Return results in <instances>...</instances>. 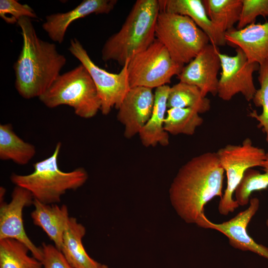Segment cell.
<instances>
[{
    "label": "cell",
    "mask_w": 268,
    "mask_h": 268,
    "mask_svg": "<svg viewBox=\"0 0 268 268\" xmlns=\"http://www.w3.org/2000/svg\"><path fill=\"white\" fill-rule=\"evenodd\" d=\"M202 2L209 18L222 33L234 28L239 22L242 0H203Z\"/></svg>",
    "instance_id": "obj_22"
},
{
    "label": "cell",
    "mask_w": 268,
    "mask_h": 268,
    "mask_svg": "<svg viewBox=\"0 0 268 268\" xmlns=\"http://www.w3.org/2000/svg\"><path fill=\"white\" fill-rule=\"evenodd\" d=\"M98 268H109L106 265L100 264Z\"/></svg>",
    "instance_id": "obj_32"
},
{
    "label": "cell",
    "mask_w": 268,
    "mask_h": 268,
    "mask_svg": "<svg viewBox=\"0 0 268 268\" xmlns=\"http://www.w3.org/2000/svg\"><path fill=\"white\" fill-rule=\"evenodd\" d=\"M160 11L184 16L191 18L208 36L210 43L216 46L227 43L225 34L220 32L209 18L201 0H158Z\"/></svg>",
    "instance_id": "obj_17"
},
{
    "label": "cell",
    "mask_w": 268,
    "mask_h": 268,
    "mask_svg": "<svg viewBox=\"0 0 268 268\" xmlns=\"http://www.w3.org/2000/svg\"><path fill=\"white\" fill-rule=\"evenodd\" d=\"M216 152L227 178L226 187L218 209L221 214L227 215L239 206L233 195L245 172L250 168L261 167L266 152L254 145L250 138H246L240 144H227Z\"/></svg>",
    "instance_id": "obj_8"
},
{
    "label": "cell",
    "mask_w": 268,
    "mask_h": 268,
    "mask_svg": "<svg viewBox=\"0 0 268 268\" xmlns=\"http://www.w3.org/2000/svg\"><path fill=\"white\" fill-rule=\"evenodd\" d=\"M203 123V119L194 109L172 108L167 109L164 129L172 135H193Z\"/></svg>",
    "instance_id": "obj_25"
},
{
    "label": "cell",
    "mask_w": 268,
    "mask_h": 268,
    "mask_svg": "<svg viewBox=\"0 0 268 268\" xmlns=\"http://www.w3.org/2000/svg\"><path fill=\"white\" fill-rule=\"evenodd\" d=\"M152 89L131 87L118 108L117 118L124 126V135L131 138L139 134L149 120L154 104Z\"/></svg>",
    "instance_id": "obj_14"
},
{
    "label": "cell",
    "mask_w": 268,
    "mask_h": 268,
    "mask_svg": "<svg viewBox=\"0 0 268 268\" xmlns=\"http://www.w3.org/2000/svg\"><path fill=\"white\" fill-rule=\"evenodd\" d=\"M258 72L260 87L257 89L252 101L255 106L262 108V112L258 115L253 110L249 116L259 122L258 127L262 129L268 142V60L260 65Z\"/></svg>",
    "instance_id": "obj_26"
},
{
    "label": "cell",
    "mask_w": 268,
    "mask_h": 268,
    "mask_svg": "<svg viewBox=\"0 0 268 268\" xmlns=\"http://www.w3.org/2000/svg\"><path fill=\"white\" fill-rule=\"evenodd\" d=\"M226 43L240 48L249 62L259 65L268 60V21L252 23L245 27L225 33Z\"/></svg>",
    "instance_id": "obj_16"
},
{
    "label": "cell",
    "mask_w": 268,
    "mask_h": 268,
    "mask_svg": "<svg viewBox=\"0 0 268 268\" xmlns=\"http://www.w3.org/2000/svg\"><path fill=\"white\" fill-rule=\"evenodd\" d=\"M242 8L237 29L254 23L259 16H268V0H242Z\"/></svg>",
    "instance_id": "obj_29"
},
{
    "label": "cell",
    "mask_w": 268,
    "mask_h": 268,
    "mask_svg": "<svg viewBox=\"0 0 268 268\" xmlns=\"http://www.w3.org/2000/svg\"><path fill=\"white\" fill-rule=\"evenodd\" d=\"M249 202L247 208L240 211L229 220L221 223H214L203 214L197 225L221 232L228 238L229 244L236 249L255 253L268 260V248L257 243L247 232L248 224L258 211L260 204L259 200L257 198L251 199Z\"/></svg>",
    "instance_id": "obj_12"
},
{
    "label": "cell",
    "mask_w": 268,
    "mask_h": 268,
    "mask_svg": "<svg viewBox=\"0 0 268 268\" xmlns=\"http://www.w3.org/2000/svg\"><path fill=\"white\" fill-rule=\"evenodd\" d=\"M85 233V227L70 217L60 250L73 268H98L100 264L88 255L82 244Z\"/></svg>",
    "instance_id": "obj_20"
},
{
    "label": "cell",
    "mask_w": 268,
    "mask_h": 268,
    "mask_svg": "<svg viewBox=\"0 0 268 268\" xmlns=\"http://www.w3.org/2000/svg\"><path fill=\"white\" fill-rule=\"evenodd\" d=\"M29 251L16 240H0V268H43L41 261L28 255Z\"/></svg>",
    "instance_id": "obj_24"
},
{
    "label": "cell",
    "mask_w": 268,
    "mask_h": 268,
    "mask_svg": "<svg viewBox=\"0 0 268 268\" xmlns=\"http://www.w3.org/2000/svg\"><path fill=\"white\" fill-rule=\"evenodd\" d=\"M34 209L31 213L33 223L40 227L61 250L64 232L69 218L67 207L43 203L34 199Z\"/></svg>",
    "instance_id": "obj_19"
},
{
    "label": "cell",
    "mask_w": 268,
    "mask_h": 268,
    "mask_svg": "<svg viewBox=\"0 0 268 268\" xmlns=\"http://www.w3.org/2000/svg\"><path fill=\"white\" fill-rule=\"evenodd\" d=\"M39 99L49 108L64 105L70 106L77 116L84 119L94 117L101 109L96 86L81 64L60 74Z\"/></svg>",
    "instance_id": "obj_5"
},
{
    "label": "cell",
    "mask_w": 268,
    "mask_h": 268,
    "mask_svg": "<svg viewBox=\"0 0 268 268\" xmlns=\"http://www.w3.org/2000/svg\"><path fill=\"white\" fill-rule=\"evenodd\" d=\"M0 17L7 23H17L22 17L38 18L34 9L27 4L16 0H0Z\"/></svg>",
    "instance_id": "obj_28"
},
{
    "label": "cell",
    "mask_w": 268,
    "mask_h": 268,
    "mask_svg": "<svg viewBox=\"0 0 268 268\" xmlns=\"http://www.w3.org/2000/svg\"><path fill=\"white\" fill-rule=\"evenodd\" d=\"M61 147V142H58L50 156L33 164L34 171L31 173L12 174L10 177L11 182L27 190L34 199L43 203L60 202L61 197L67 191L79 188L88 177L86 170L82 167L69 172L59 168L58 157Z\"/></svg>",
    "instance_id": "obj_4"
},
{
    "label": "cell",
    "mask_w": 268,
    "mask_h": 268,
    "mask_svg": "<svg viewBox=\"0 0 268 268\" xmlns=\"http://www.w3.org/2000/svg\"><path fill=\"white\" fill-rule=\"evenodd\" d=\"M23 39L20 54L13 65L15 87L23 98H39L60 74L67 63L55 44L41 39L31 18L17 22Z\"/></svg>",
    "instance_id": "obj_2"
},
{
    "label": "cell",
    "mask_w": 268,
    "mask_h": 268,
    "mask_svg": "<svg viewBox=\"0 0 268 268\" xmlns=\"http://www.w3.org/2000/svg\"><path fill=\"white\" fill-rule=\"evenodd\" d=\"M160 12L158 0H137L121 29L106 41L101 50L105 62L121 66L146 49L155 39V29Z\"/></svg>",
    "instance_id": "obj_3"
},
{
    "label": "cell",
    "mask_w": 268,
    "mask_h": 268,
    "mask_svg": "<svg viewBox=\"0 0 268 268\" xmlns=\"http://www.w3.org/2000/svg\"><path fill=\"white\" fill-rule=\"evenodd\" d=\"M68 51L88 71L97 88L100 101V111L107 115L115 107L118 109L130 89L128 80V60L118 73H111L96 65L80 41H70Z\"/></svg>",
    "instance_id": "obj_9"
},
{
    "label": "cell",
    "mask_w": 268,
    "mask_h": 268,
    "mask_svg": "<svg viewBox=\"0 0 268 268\" xmlns=\"http://www.w3.org/2000/svg\"><path fill=\"white\" fill-rule=\"evenodd\" d=\"M268 187V173H261L250 168L245 172L234 192L235 200L239 205L244 206L250 201V197L255 191L266 190Z\"/></svg>",
    "instance_id": "obj_27"
},
{
    "label": "cell",
    "mask_w": 268,
    "mask_h": 268,
    "mask_svg": "<svg viewBox=\"0 0 268 268\" xmlns=\"http://www.w3.org/2000/svg\"><path fill=\"white\" fill-rule=\"evenodd\" d=\"M221 72L218 80L217 95L224 101H229L238 93L247 101L252 100L257 89L253 73L258 71L260 65L249 62L244 52L236 49L234 56L219 53Z\"/></svg>",
    "instance_id": "obj_10"
},
{
    "label": "cell",
    "mask_w": 268,
    "mask_h": 268,
    "mask_svg": "<svg viewBox=\"0 0 268 268\" xmlns=\"http://www.w3.org/2000/svg\"><path fill=\"white\" fill-rule=\"evenodd\" d=\"M117 3L116 0H84L68 11L47 15L42 27L53 41L61 44L72 22L91 14H108Z\"/></svg>",
    "instance_id": "obj_15"
},
{
    "label": "cell",
    "mask_w": 268,
    "mask_h": 268,
    "mask_svg": "<svg viewBox=\"0 0 268 268\" xmlns=\"http://www.w3.org/2000/svg\"><path fill=\"white\" fill-rule=\"evenodd\" d=\"M261 167L263 168L265 172L268 173V151L266 152V157Z\"/></svg>",
    "instance_id": "obj_31"
},
{
    "label": "cell",
    "mask_w": 268,
    "mask_h": 268,
    "mask_svg": "<svg viewBox=\"0 0 268 268\" xmlns=\"http://www.w3.org/2000/svg\"><path fill=\"white\" fill-rule=\"evenodd\" d=\"M34 198L27 190L16 186L8 203L0 199V240L13 239L25 244L33 257L40 261L43 258L41 247H37L25 232L23 221V208L33 204Z\"/></svg>",
    "instance_id": "obj_11"
},
{
    "label": "cell",
    "mask_w": 268,
    "mask_h": 268,
    "mask_svg": "<svg viewBox=\"0 0 268 268\" xmlns=\"http://www.w3.org/2000/svg\"><path fill=\"white\" fill-rule=\"evenodd\" d=\"M155 36L173 60L183 65L189 63L210 42L190 17L163 11L157 17Z\"/></svg>",
    "instance_id": "obj_6"
},
{
    "label": "cell",
    "mask_w": 268,
    "mask_h": 268,
    "mask_svg": "<svg viewBox=\"0 0 268 268\" xmlns=\"http://www.w3.org/2000/svg\"><path fill=\"white\" fill-rule=\"evenodd\" d=\"M170 87L165 85L155 90L151 115L138 134L141 142L145 147H154L158 144L166 146L169 144V135L164 129V122Z\"/></svg>",
    "instance_id": "obj_18"
},
{
    "label": "cell",
    "mask_w": 268,
    "mask_h": 268,
    "mask_svg": "<svg viewBox=\"0 0 268 268\" xmlns=\"http://www.w3.org/2000/svg\"><path fill=\"white\" fill-rule=\"evenodd\" d=\"M184 67L174 61L166 48L155 38L146 49L129 59L127 69L130 87L153 89L167 85Z\"/></svg>",
    "instance_id": "obj_7"
},
{
    "label": "cell",
    "mask_w": 268,
    "mask_h": 268,
    "mask_svg": "<svg viewBox=\"0 0 268 268\" xmlns=\"http://www.w3.org/2000/svg\"><path fill=\"white\" fill-rule=\"evenodd\" d=\"M36 154L34 145L25 142L13 131L11 124L0 125V159L11 160L24 165L28 164Z\"/></svg>",
    "instance_id": "obj_21"
},
{
    "label": "cell",
    "mask_w": 268,
    "mask_h": 268,
    "mask_svg": "<svg viewBox=\"0 0 268 268\" xmlns=\"http://www.w3.org/2000/svg\"><path fill=\"white\" fill-rule=\"evenodd\" d=\"M224 170L216 152L192 158L179 169L169 188V198L178 215L186 223H198L204 206L223 195Z\"/></svg>",
    "instance_id": "obj_1"
},
{
    "label": "cell",
    "mask_w": 268,
    "mask_h": 268,
    "mask_svg": "<svg viewBox=\"0 0 268 268\" xmlns=\"http://www.w3.org/2000/svg\"><path fill=\"white\" fill-rule=\"evenodd\" d=\"M210 100L196 86L182 82L170 87L167 99L168 109L189 108L200 114L209 111Z\"/></svg>",
    "instance_id": "obj_23"
},
{
    "label": "cell",
    "mask_w": 268,
    "mask_h": 268,
    "mask_svg": "<svg viewBox=\"0 0 268 268\" xmlns=\"http://www.w3.org/2000/svg\"><path fill=\"white\" fill-rule=\"evenodd\" d=\"M41 248L43 268H73L62 251L55 245L43 243Z\"/></svg>",
    "instance_id": "obj_30"
},
{
    "label": "cell",
    "mask_w": 268,
    "mask_h": 268,
    "mask_svg": "<svg viewBox=\"0 0 268 268\" xmlns=\"http://www.w3.org/2000/svg\"><path fill=\"white\" fill-rule=\"evenodd\" d=\"M219 50L217 46L209 43L184 66L177 78L180 82L197 87L203 96L217 94V75L221 68Z\"/></svg>",
    "instance_id": "obj_13"
}]
</instances>
